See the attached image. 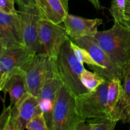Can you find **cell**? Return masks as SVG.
Listing matches in <instances>:
<instances>
[{"label": "cell", "mask_w": 130, "mask_h": 130, "mask_svg": "<svg viewBox=\"0 0 130 130\" xmlns=\"http://www.w3.org/2000/svg\"><path fill=\"white\" fill-rule=\"evenodd\" d=\"M25 46L19 13L0 12V50Z\"/></svg>", "instance_id": "cell-10"}, {"label": "cell", "mask_w": 130, "mask_h": 130, "mask_svg": "<svg viewBox=\"0 0 130 130\" xmlns=\"http://www.w3.org/2000/svg\"><path fill=\"white\" fill-rule=\"evenodd\" d=\"M87 121L90 122L92 125L91 130H114L118 121L107 118L90 119Z\"/></svg>", "instance_id": "cell-21"}, {"label": "cell", "mask_w": 130, "mask_h": 130, "mask_svg": "<svg viewBox=\"0 0 130 130\" xmlns=\"http://www.w3.org/2000/svg\"><path fill=\"white\" fill-rule=\"evenodd\" d=\"M57 65L62 83L75 97L89 92L81 81V75L85 69L84 65L74 53L70 45V38L61 48Z\"/></svg>", "instance_id": "cell-2"}, {"label": "cell", "mask_w": 130, "mask_h": 130, "mask_svg": "<svg viewBox=\"0 0 130 130\" xmlns=\"http://www.w3.org/2000/svg\"><path fill=\"white\" fill-rule=\"evenodd\" d=\"M3 130H24L13 116H11L10 121Z\"/></svg>", "instance_id": "cell-25"}, {"label": "cell", "mask_w": 130, "mask_h": 130, "mask_svg": "<svg viewBox=\"0 0 130 130\" xmlns=\"http://www.w3.org/2000/svg\"><path fill=\"white\" fill-rule=\"evenodd\" d=\"M94 38L123 76L130 64V28L114 22L110 29L98 31Z\"/></svg>", "instance_id": "cell-1"}, {"label": "cell", "mask_w": 130, "mask_h": 130, "mask_svg": "<svg viewBox=\"0 0 130 130\" xmlns=\"http://www.w3.org/2000/svg\"><path fill=\"white\" fill-rule=\"evenodd\" d=\"M5 96L8 93L10 98V106L13 107L27 93L25 86V72L20 68L13 70L7 77L3 86L1 89Z\"/></svg>", "instance_id": "cell-15"}, {"label": "cell", "mask_w": 130, "mask_h": 130, "mask_svg": "<svg viewBox=\"0 0 130 130\" xmlns=\"http://www.w3.org/2000/svg\"><path fill=\"white\" fill-rule=\"evenodd\" d=\"M122 83H123L119 79H114L109 83L107 91V106L109 112L112 118L113 113L121 96Z\"/></svg>", "instance_id": "cell-17"}, {"label": "cell", "mask_w": 130, "mask_h": 130, "mask_svg": "<svg viewBox=\"0 0 130 130\" xmlns=\"http://www.w3.org/2000/svg\"><path fill=\"white\" fill-rule=\"evenodd\" d=\"M25 129L27 130H50L43 112L32 118L27 124Z\"/></svg>", "instance_id": "cell-22"}, {"label": "cell", "mask_w": 130, "mask_h": 130, "mask_svg": "<svg viewBox=\"0 0 130 130\" xmlns=\"http://www.w3.org/2000/svg\"><path fill=\"white\" fill-rule=\"evenodd\" d=\"M83 121L76 110V97L62 83L56 99L50 130H75Z\"/></svg>", "instance_id": "cell-3"}, {"label": "cell", "mask_w": 130, "mask_h": 130, "mask_svg": "<svg viewBox=\"0 0 130 130\" xmlns=\"http://www.w3.org/2000/svg\"><path fill=\"white\" fill-rule=\"evenodd\" d=\"M39 37L42 53L54 58H57L62 45L69 38L64 27L43 19L39 22Z\"/></svg>", "instance_id": "cell-8"}, {"label": "cell", "mask_w": 130, "mask_h": 130, "mask_svg": "<svg viewBox=\"0 0 130 130\" xmlns=\"http://www.w3.org/2000/svg\"><path fill=\"white\" fill-rule=\"evenodd\" d=\"M18 6H30L36 5L35 0H15Z\"/></svg>", "instance_id": "cell-28"}, {"label": "cell", "mask_w": 130, "mask_h": 130, "mask_svg": "<svg viewBox=\"0 0 130 130\" xmlns=\"http://www.w3.org/2000/svg\"><path fill=\"white\" fill-rule=\"evenodd\" d=\"M92 129V125L90 122L83 121L77 126L76 129L75 130H91Z\"/></svg>", "instance_id": "cell-27"}, {"label": "cell", "mask_w": 130, "mask_h": 130, "mask_svg": "<svg viewBox=\"0 0 130 130\" xmlns=\"http://www.w3.org/2000/svg\"><path fill=\"white\" fill-rule=\"evenodd\" d=\"M102 22L100 19H86L68 14L63 24L68 36L74 40L85 36L94 37Z\"/></svg>", "instance_id": "cell-12"}, {"label": "cell", "mask_w": 130, "mask_h": 130, "mask_svg": "<svg viewBox=\"0 0 130 130\" xmlns=\"http://www.w3.org/2000/svg\"><path fill=\"white\" fill-rule=\"evenodd\" d=\"M81 81L89 92L95 91L100 85L105 83L106 80L96 72L85 69L81 75ZM108 82V81H107Z\"/></svg>", "instance_id": "cell-18"}, {"label": "cell", "mask_w": 130, "mask_h": 130, "mask_svg": "<svg viewBox=\"0 0 130 130\" xmlns=\"http://www.w3.org/2000/svg\"><path fill=\"white\" fill-rule=\"evenodd\" d=\"M72 41L79 46L86 49L98 63L99 67L91 68L94 72L99 74L108 82L114 79H119L123 83L121 72L106 52L98 44L94 37L85 36Z\"/></svg>", "instance_id": "cell-6"}, {"label": "cell", "mask_w": 130, "mask_h": 130, "mask_svg": "<svg viewBox=\"0 0 130 130\" xmlns=\"http://www.w3.org/2000/svg\"><path fill=\"white\" fill-rule=\"evenodd\" d=\"M42 112L38 97L27 92L11 109V116L17 119L24 130L32 118Z\"/></svg>", "instance_id": "cell-13"}, {"label": "cell", "mask_w": 130, "mask_h": 130, "mask_svg": "<svg viewBox=\"0 0 130 130\" xmlns=\"http://www.w3.org/2000/svg\"><path fill=\"white\" fill-rule=\"evenodd\" d=\"M19 13L25 46L36 53H42L39 41V22L43 19L36 5L19 6Z\"/></svg>", "instance_id": "cell-7"}, {"label": "cell", "mask_w": 130, "mask_h": 130, "mask_svg": "<svg viewBox=\"0 0 130 130\" xmlns=\"http://www.w3.org/2000/svg\"><path fill=\"white\" fill-rule=\"evenodd\" d=\"M69 0H35L43 19L56 24L63 22L69 14Z\"/></svg>", "instance_id": "cell-14"}, {"label": "cell", "mask_w": 130, "mask_h": 130, "mask_svg": "<svg viewBox=\"0 0 130 130\" xmlns=\"http://www.w3.org/2000/svg\"><path fill=\"white\" fill-rule=\"evenodd\" d=\"M36 54V52L26 46L0 50V90L9 74L16 68H20L25 72Z\"/></svg>", "instance_id": "cell-9"}, {"label": "cell", "mask_w": 130, "mask_h": 130, "mask_svg": "<svg viewBox=\"0 0 130 130\" xmlns=\"http://www.w3.org/2000/svg\"><path fill=\"white\" fill-rule=\"evenodd\" d=\"M130 109V64L127 69L122 83V93L119 102L113 113L112 118L126 123Z\"/></svg>", "instance_id": "cell-16"}, {"label": "cell", "mask_w": 130, "mask_h": 130, "mask_svg": "<svg viewBox=\"0 0 130 130\" xmlns=\"http://www.w3.org/2000/svg\"><path fill=\"white\" fill-rule=\"evenodd\" d=\"M128 122H130V109L129 110V112H128V116H127L126 120V123H128Z\"/></svg>", "instance_id": "cell-30"}, {"label": "cell", "mask_w": 130, "mask_h": 130, "mask_svg": "<svg viewBox=\"0 0 130 130\" xmlns=\"http://www.w3.org/2000/svg\"><path fill=\"white\" fill-rule=\"evenodd\" d=\"M49 57L44 53H36L25 71L27 92L38 97L46 76Z\"/></svg>", "instance_id": "cell-11"}, {"label": "cell", "mask_w": 130, "mask_h": 130, "mask_svg": "<svg viewBox=\"0 0 130 130\" xmlns=\"http://www.w3.org/2000/svg\"><path fill=\"white\" fill-rule=\"evenodd\" d=\"M91 4L94 6V7L97 10H100L102 8L101 5L99 0H88Z\"/></svg>", "instance_id": "cell-29"}, {"label": "cell", "mask_w": 130, "mask_h": 130, "mask_svg": "<svg viewBox=\"0 0 130 130\" xmlns=\"http://www.w3.org/2000/svg\"><path fill=\"white\" fill-rule=\"evenodd\" d=\"M129 123H130V122H129Z\"/></svg>", "instance_id": "cell-31"}, {"label": "cell", "mask_w": 130, "mask_h": 130, "mask_svg": "<svg viewBox=\"0 0 130 130\" xmlns=\"http://www.w3.org/2000/svg\"><path fill=\"white\" fill-rule=\"evenodd\" d=\"M57 65V58L49 57L46 76L38 99L39 105L50 129L52 115L58 91L62 85Z\"/></svg>", "instance_id": "cell-5"}, {"label": "cell", "mask_w": 130, "mask_h": 130, "mask_svg": "<svg viewBox=\"0 0 130 130\" xmlns=\"http://www.w3.org/2000/svg\"><path fill=\"white\" fill-rule=\"evenodd\" d=\"M15 0H0V12L8 15L16 14L18 13L15 8Z\"/></svg>", "instance_id": "cell-23"}, {"label": "cell", "mask_w": 130, "mask_h": 130, "mask_svg": "<svg viewBox=\"0 0 130 130\" xmlns=\"http://www.w3.org/2000/svg\"><path fill=\"white\" fill-rule=\"evenodd\" d=\"M126 0H111V5L109 11L114 19V22L125 25L124 11H125Z\"/></svg>", "instance_id": "cell-20"}, {"label": "cell", "mask_w": 130, "mask_h": 130, "mask_svg": "<svg viewBox=\"0 0 130 130\" xmlns=\"http://www.w3.org/2000/svg\"><path fill=\"white\" fill-rule=\"evenodd\" d=\"M70 45L73 50L74 53L80 62L83 63H86L88 66H90L91 69L94 67H99L98 63L94 60L91 55L86 49L77 45L71 39H70Z\"/></svg>", "instance_id": "cell-19"}, {"label": "cell", "mask_w": 130, "mask_h": 130, "mask_svg": "<svg viewBox=\"0 0 130 130\" xmlns=\"http://www.w3.org/2000/svg\"><path fill=\"white\" fill-rule=\"evenodd\" d=\"M11 109L12 107L10 105L8 107H5V105L3 106V109L0 118V130H3L8 123L11 116Z\"/></svg>", "instance_id": "cell-24"}, {"label": "cell", "mask_w": 130, "mask_h": 130, "mask_svg": "<svg viewBox=\"0 0 130 130\" xmlns=\"http://www.w3.org/2000/svg\"><path fill=\"white\" fill-rule=\"evenodd\" d=\"M125 26L130 28V0H126L125 11H124Z\"/></svg>", "instance_id": "cell-26"}, {"label": "cell", "mask_w": 130, "mask_h": 130, "mask_svg": "<svg viewBox=\"0 0 130 130\" xmlns=\"http://www.w3.org/2000/svg\"><path fill=\"white\" fill-rule=\"evenodd\" d=\"M107 81L95 91L76 97V110L83 121L100 118H112L107 106Z\"/></svg>", "instance_id": "cell-4"}]
</instances>
